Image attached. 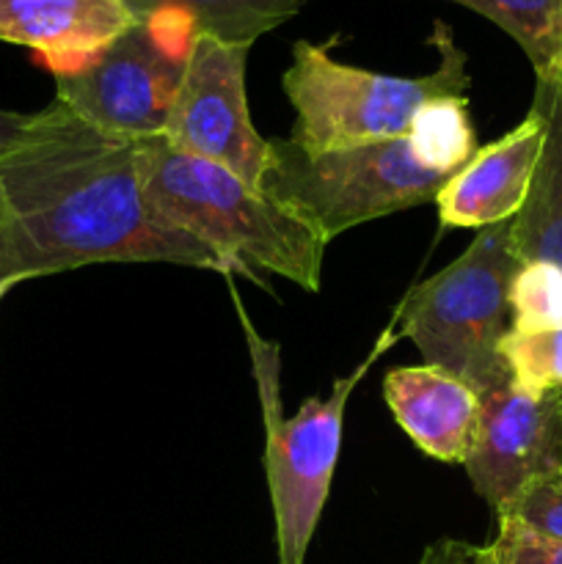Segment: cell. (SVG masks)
I'll return each instance as SVG.
<instances>
[{
  "mask_svg": "<svg viewBox=\"0 0 562 564\" xmlns=\"http://www.w3.org/2000/svg\"><path fill=\"white\" fill-rule=\"evenodd\" d=\"M518 268L512 218L479 229L450 268L408 292L400 303L402 339L419 347L428 367L455 375L479 397L496 389L510 378L499 341L510 330V284Z\"/></svg>",
  "mask_w": 562,
  "mask_h": 564,
  "instance_id": "8992f818",
  "label": "cell"
},
{
  "mask_svg": "<svg viewBox=\"0 0 562 564\" xmlns=\"http://www.w3.org/2000/svg\"><path fill=\"white\" fill-rule=\"evenodd\" d=\"M543 119L529 108L527 119L507 135L477 149L466 169L446 182L439 193L441 226L444 229H488L516 218L527 202L534 165L543 149Z\"/></svg>",
  "mask_w": 562,
  "mask_h": 564,
  "instance_id": "30bf717a",
  "label": "cell"
},
{
  "mask_svg": "<svg viewBox=\"0 0 562 564\" xmlns=\"http://www.w3.org/2000/svg\"><path fill=\"white\" fill-rule=\"evenodd\" d=\"M494 22L527 53L534 80L560 75L562 0H450Z\"/></svg>",
  "mask_w": 562,
  "mask_h": 564,
  "instance_id": "9a60e30c",
  "label": "cell"
},
{
  "mask_svg": "<svg viewBox=\"0 0 562 564\" xmlns=\"http://www.w3.org/2000/svg\"><path fill=\"white\" fill-rule=\"evenodd\" d=\"M499 356L518 389L532 394L562 391V325L540 330L510 328L501 336Z\"/></svg>",
  "mask_w": 562,
  "mask_h": 564,
  "instance_id": "2e32d148",
  "label": "cell"
},
{
  "mask_svg": "<svg viewBox=\"0 0 562 564\" xmlns=\"http://www.w3.org/2000/svg\"><path fill=\"white\" fill-rule=\"evenodd\" d=\"M383 400L408 438L441 463H463L479 422V394L439 367H397L383 380Z\"/></svg>",
  "mask_w": 562,
  "mask_h": 564,
  "instance_id": "7c38bea8",
  "label": "cell"
},
{
  "mask_svg": "<svg viewBox=\"0 0 562 564\" xmlns=\"http://www.w3.org/2000/svg\"><path fill=\"white\" fill-rule=\"evenodd\" d=\"M562 325V268L523 262L510 284V328L540 330Z\"/></svg>",
  "mask_w": 562,
  "mask_h": 564,
  "instance_id": "e0dca14e",
  "label": "cell"
},
{
  "mask_svg": "<svg viewBox=\"0 0 562 564\" xmlns=\"http://www.w3.org/2000/svg\"><path fill=\"white\" fill-rule=\"evenodd\" d=\"M196 28L176 14L136 20L86 66L55 75V99L94 127L130 141L165 132Z\"/></svg>",
  "mask_w": 562,
  "mask_h": 564,
  "instance_id": "52a82bcc",
  "label": "cell"
},
{
  "mask_svg": "<svg viewBox=\"0 0 562 564\" xmlns=\"http://www.w3.org/2000/svg\"><path fill=\"white\" fill-rule=\"evenodd\" d=\"M17 284H22V281L14 270V257H11V242H9V224H6L3 198H0V290L11 292Z\"/></svg>",
  "mask_w": 562,
  "mask_h": 564,
  "instance_id": "44dd1931",
  "label": "cell"
},
{
  "mask_svg": "<svg viewBox=\"0 0 562 564\" xmlns=\"http://www.w3.org/2000/svg\"><path fill=\"white\" fill-rule=\"evenodd\" d=\"M31 116L33 113H17V110L0 108V163L14 149V143L20 141L25 127L31 124Z\"/></svg>",
  "mask_w": 562,
  "mask_h": 564,
  "instance_id": "ffe728a7",
  "label": "cell"
},
{
  "mask_svg": "<svg viewBox=\"0 0 562 564\" xmlns=\"http://www.w3.org/2000/svg\"><path fill=\"white\" fill-rule=\"evenodd\" d=\"M499 532L483 549H474L468 564H562V540L545 538L516 518H496Z\"/></svg>",
  "mask_w": 562,
  "mask_h": 564,
  "instance_id": "ac0fdd59",
  "label": "cell"
},
{
  "mask_svg": "<svg viewBox=\"0 0 562 564\" xmlns=\"http://www.w3.org/2000/svg\"><path fill=\"white\" fill-rule=\"evenodd\" d=\"M463 466L496 516L529 485L562 471V391L532 394L510 378L485 391Z\"/></svg>",
  "mask_w": 562,
  "mask_h": 564,
  "instance_id": "9c48e42d",
  "label": "cell"
},
{
  "mask_svg": "<svg viewBox=\"0 0 562 564\" xmlns=\"http://www.w3.org/2000/svg\"><path fill=\"white\" fill-rule=\"evenodd\" d=\"M430 44L439 66L428 75H380L331 58L328 47L301 39L292 47L281 86L295 108L290 141L306 154L342 152L406 135L417 116L441 97H463L468 88L466 55L444 22H435Z\"/></svg>",
  "mask_w": 562,
  "mask_h": 564,
  "instance_id": "277c9868",
  "label": "cell"
},
{
  "mask_svg": "<svg viewBox=\"0 0 562 564\" xmlns=\"http://www.w3.org/2000/svg\"><path fill=\"white\" fill-rule=\"evenodd\" d=\"M136 20L176 14L196 33L231 44H253L306 6V0H127Z\"/></svg>",
  "mask_w": 562,
  "mask_h": 564,
  "instance_id": "5bb4252c",
  "label": "cell"
},
{
  "mask_svg": "<svg viewBox=\"0 0 562 564\" xmlns=\"http://www.w3.org/2000/svg\"><path fill=\"white\" fill-rule=\"evenodd\" d=\"M532 110L543 119L545 135L534 165L527 202L512 218V251L523 262L562 268V80H534Z\"/></svg>",
  "mask_w": 562,
  "mask_h": 564,
  "instance_id": "4fadbf2b",
  "label": "cell"
},
{
  "mask_svg": "<svg viewBox=\"0 0 562 564\" xmlns=\"http://www.w3.org/2000/svg\"><path fill=\"white\" fill-rule=\"evenodd\" d=\"M235 306L242 319V330H246L253 378H257L259 389V405H262L264 471H268L270 501H273L279 564H306L309 545H312L314 529L323 516L336 460H339L347 402H350V394L361 383L364 375L375 367V361L402 339V312L397 306L391 323L375 339L372 352L350 375L336 380L328 397H312V400L303 402L295 416L284 419L279 397V347L270 345L253 330L237 295Z\"/></svg>",
  "mask_w": 562,
  "mask_h": 564,
  "instance_id": "5b68a950",
  "label": "cell"
},
{
  "mask_svg": "<svg viewBox=\"0 0 562 564\" xmlns=\"http://www.w3.org/2000/svg\"><path fill=\"white\" fill-rule=\"evenodd\" d=\"M556 77H560V80H562V55H560V75H556Z\"/></svg>",
  "mask_w": 562,
  "mask_h": 564,
  "instance_id": "cb8c5ba5",
  "label": "cell"
},
{
  "mask_svg": "<svg viewBox=\"0 0 562 564\" xmlns=\"http://www.w3.org/2000/svg\"><path fill=\"white\" fill-rule=\"evenodd\" d=\"M6 295H9V290H0V303H3Z\"/></svg>",
  "mask_w": 562,
  "mask_h": 564,
  "instance_id": "603a6c76",
  "label": "cell"
},
{
  "mask_svg": "<svg viewBox=\"0 0 562 564\" xmlns=\"http://www.w3.org/2000/svg\"><path fill=\"white\" fill-rule=\"evenodd\" d=\"M248 50L251 44L196 33L163 138L176 152L224 165L248 185L262 187L270 141L259 135L248 113Z\"/></svg>",
  "mask_w": 562,
  "mask_h": 564,
  "instance_id": "ba28073f",
  "label": "cell"
},
{
  "mask_svg": "<svg viewBox=\"0 0 562 564\" xmlns=\"http://www.w3.org/2000/svg\"><path fill=\"white\" fill-rule=\"evenodd\" d=\"M0 198L20 281L102 262H169L231 279L218 253L171 229L143 193L138 141L53 99L0 163Z\"/></svg>",
  "mask_w": 562,
  "mask_h": 564,
  "instance_id": "6da1fadb",
  "label": "cell"
},
{
  "mask_svg": "<svg viewBox=\"0 0 562 564\" xmlns=\"http://www.w3.org/2000/svg\"><path fill=\"white\" fill-rule=\"evenodd\" d=\"M132 25L127 0H0V42L28 47L53 77L86 66Z\"/></svg>",
  "mask_w": 562,
  "mask_h": 564,
  "instance_id": "8fae6325",
  "label": "cell"
},
{
  "mask_svg": "<svg viewBox=\"0 0 562 564\" xmlns=\"http://www.w3.org/2000/svg\"><path fill=\"white\" fill-rule=\"evenodd\" d=\"M516 518L523 527L545 534V538L562 540V471L549 474L529 485L501 516Z\"/></svg>",
  "mask_w": 562,
  "mask_h": 564,
  "instance_id": "d6986e66",
  "label": "cell"
},
{
  "mask_svg": "<svg viewBox=\"0 0 562 564\" xmlns=\"http://www.w3.org/2000/svg\"><path fill=\"white\" fill-rule=\"evenodd\" d=\"M477 149L466 94L441 97L389 141L325 154L301 152L290 138L270 141L262 187L331 242L358 224L435 202Z\"/></svg>",
  "mask_w": 562,
  "mask_h": 564,
  "instance_id": "7a4b0ae2",
  "label": "cell"
},
{
  "mask_svg": "<svg viewBox=\"0 0 562 564\" xmlns=\"http://www.w3.org/2000/svg\"><path fill=\"white\" fill-rule=\"evenodd\" d=\"M138 165L154 215L218 253L231 275L259 281L257 270H264L309 292L320 290L328 242L264 187L176 152L163 135L138 141Z\"/></svg>",
  "mask_w": 562,
  "mask_h": 564,
  "instance_id": "3957f363",
  "label": "cell"
},
{
  "mask_svg": "<svg viewBox=\"0 0 562 564\" xmlns=\"http://www.w3.org/2000/svg\"><path fill=\"white\" fill-rule=\"evenodd\" d=\"M468 556H472V545L455 543V540H441V543L430 545L424 551L419 564H468Z\"/></svg>",
  "mask_w": 562,
  "mask_h": 564,
  "instance_id": "7402d4cb",
  "label": "cell"
}]
</instances>
